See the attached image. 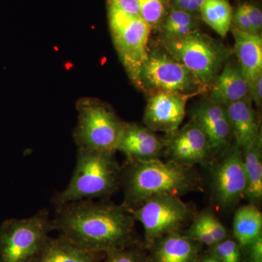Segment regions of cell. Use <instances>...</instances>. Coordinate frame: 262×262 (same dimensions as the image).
Wrapping results in <instances>:
<instances>
[{"instance_id": "obj_1", "label": "cell", "mask_w": 262, "mask_h": 262, "mask_svg": "<svg viewBox=\"0 0 262 262\" xmlns=\"http://www.w3.org/2000/svg\"><path fill=\"white\" fill-rule=\"evenodd\" d=\"M57 211L55 229L87 251L106 254L136 244V221L122 204L84 200L68 203Z\"/></svg>"}, {"instance_id": "obj_2", "label": "cell", "mask_w": 262, "mask_h": 262, "mask_svg": "<svg viewBox=\"0 0 262 262\" xmlns=\"http://www.w3.org/2000/svg\"><path fill=\"white\" fill-rule=\"evenodd\" d=\"M122 205L133 211L159 194L181 196L203 191L201 177L194 168L161 159L127 162L122 167Z\"/></svg>"}, {"instance_id": "obj_3", "label": "cell", "mask_w": 262, "mask_h": 262, "mask_svg": "<svg viewBox=\"0 0 262 262\" xmlns=\"http://www.w3.org/2000/svg\"><path fill=\"white\" fill-rule=\"evenodd\" d=\"M121 177L122 167L114 151L78 148L72 179L53 203L58 210L72 202L113 195L121 187Z\"/></svg>"}, {"instance_id": "obj_4", "label": "cell", "mask_w": 262, "mask_h": 262, "mask_svg": "<svg viewBox=\"0 0 262 262\" xmlns=\"http://www.w3.org/2000/svg\"><path fill=\"white\" fill-rule=\"evenodd\" d=\"M162 46L205 88L211 86L231 56V50L200 32L180 38H163Z\"/></svg>"}, {"instance_id": "obj_5", "label": "cell", "mask_w": 262, "mask_h": 262, "mask_svg": "<svg viewBox=\"0 0 262 262\" xmlns=\"http://www.w3.org/2000/svg\"><path fill=\"white\" fill-rule=\"evenodd\" d=\"M53 229L46 209L29 218L5 221L0 227V262H32Z\"/></svg>"}, {"instance_id": "obj_6", "label": "cell", "mask_w": 262, "mask_h": 262, "mask_svg": "<svg viewBox=\"0 0 262 262\" xmlns=\"http://www.w3.org/2000/svg\"><path fill=\"white\" fill-rule=\"evenodd\" d=\"M114 44L131 80L139 85V73L149 53L151 29L141 18L108 6Z\"/></svg>"}, {"instance_id": "obj_7", "label": "cell", "mask_w": 262, "mask_h": 262, "mask_svg": "<svg viewBox=\"0 0 262 262\" xmlns=\"http://www.w3.org/2000/svg\"><path fill=\"white\" fill-rule=\"evenodd\" d=\"M130 212L136 222L144 227L146 248L163 236L182 232L195 215L180 196L171 194L152 196Z\"/></svg>"}, {"instance_id": "obj_8", "label": "cell", "mask_w": 262, "mask_h": 262, "mask_svg": "<svg viewBox=\"0 0 262 262\" xmlns=\"http://www.w3.org/2000/svg\"><path fill=\"white\" fill-rule=\"evenodd\" d=\"M139 88L150 92L194 96L206 89L165 50H150L139 73Z\"/></svg>"}, {"instance_id": "obj_9", "label": "cell", "mask_w": 262, "mask_h": 262, "mask_svg": "<svg viewBox=\"0 0 262 262\" xmlns=\"http://www.w3.org/2000/svg\"><path fill=\"white\" fill-rule=\"evenodd\" d=\"M124 124L106 105L84 100L78 104L74 138L78 148L115 152Z\"/></svg>"}, {"instance_id": "obj_10", "label": "cell", "mask_w": 262, "mask_h": 262, "mask_svg": "<svg viewBox=\"0 0 262 262\" xmlns=\"http://www.w3.org/2000/svg\"><path fill=\"white\" fill-rule=\"evenodd\" d=\"M212 163V199L219 208L232 209L245 198L247 188L242 151L235 144L229 146Z\"/></svg>"}, {"instance_id": "obj_11", "label": "cell", "mask_w": 262, "mask_h": 262, "mask_svg": "<svg viewBox=\"0 0 262 262\" xmlns=\"http://www.w3.org/2000/svg\"><path fill=\"white\" fill-rule=\"evenodd\" d=\"M169 136L164 150L168 160L188 168L211 163L213 157L209 141L195 122L191 120Z\"/></svg>"}, {"instance_id": "obj_12", "label": "cell", "mask_w": 262, "mask_h": 262, "mask_svg": "<svg viewBox=\"0 0 262 262\" xmlns=\"http://www.w3.org/2000/svg\"><path fill=\"white\" fill-rule=\"evenodd\" d=\"M192 96L169 92L151 94L144 111V125L155 132L168 134L178 130L185 117L188 99Z\"/></svg>"}, {"instance_id": "obj_13", "label": "cell", "mask_w": 262, "mask_h": 262, "mask_svg": "<svg viewBox=\"0 0 262 262\" xmlns=\"http://www.w3.org/2000/svg\"><path fill=\"white\" fill-rule=\"evenodd\" d=\"M191 120L204 131L213 159L231 146L233 136L225 106L210 99L203 101L193 110Z\"/></svg>"}, {"instance_id": "obj_14", "label": "cell", "mask_w": 262, "mask_h": 262, "mask_svg": "<svg viewBox=\"0 0 262 262\" xmlns=\"http://www.w3.org/2000/svg\"><path fill=\"white\" fill-rule=\"evenodd\" d=\"M165 150V140L155 131L136 124L125 122L116 151L126 157L127 162L160 159Z\"/></svg>"}, {"instance_id": "obj_15", "label": "cell", "mask_w": 262, "mask_h": 262, "mask_svg": "<svg viewBox=\"0 0 262 262\" xmlns=\"http://www.w3.org/2000/svg\"><path fill=\"white\" fill-rule=\"evenodd\" d=\"M203 245L179 232L163 236L148 249L149 262H198Z\"/></svg>"}, {"instance_id": "obj_16", "label": "cell", "mask_w": 262, "mask_h": 262, "mask_svg": "<svg viewBox=\"0 0 262 262\" xmlns=\"http://www.w3.org/2000/svg\"><path fill=\"white\" fill-rule=\"evenodd\" d=\"M235 145L245 152L260 134V123L251 97L226 106Z\"/></svg>"}, {"instance_id": "obj_17", "label": "cell", "mask_w": 262, "mask_h": 262, "mask_svg": "<svg viewBox=\"0 0 262 262\" xmlns=\"http://www.w3.org/2000/svg\"><path fill=\"white\" fill-rule=\"evenodd\" d=\"M211 87L210 100L225 107L250 96L247 81L237 61L226 62Z\"/></svg>"}, {"instance_id": "obj_18", "label": "cell", "mask_w": 262, "mask_h": 262, "mask_svg": "<svg viewBox=\"0 0 262 262\" xmlns=\"http://www.w3.org/2000/svg\"><path fill=\"white\" fill-rule=\"evenodd\" d=\"M234 39V48L238 62L248 87L262 74L261 35H253L230 28Z\"/></svg>"}, {"instance_id": "obj_19", "label": "cell", "mask_w": 262, "mask_h": 262, "mask_svg": "<svg viewBox=\"0 0 262 262\" xmlns=\"http://www.w3.org/2000/svg\"><path fill=\"white\" fill-rule=\"evenodd\" d=\"M99 255L79 247L60 235L57 238L48 237L32 262H98Z\"/></svg>"}, {"instance_id": "obj_20", "label": "cell", "mask_w": 262, "mask_h": 262, "mask_svg": "<svg viewBox=\"0 0 262 262\" xmlns=\"http://www.w3.org/2000/svg\"><path fill=\"white\" fill-rule=\"evenodd\" d=\"M244 165L246 172L247 188L246 196L249 203L259 205L262 200V137L256 138L245 152Z\"/></svg>"}, {"instance_id": "obj_21", "label": "cell", "mask_w": 262, "mask_h": 262, "mask_svg": "<svg viewBox=\"0 0 262 262\" xmlns=\"http://www.w3.org/2000/svg\"><path fill=\"white\" fill-rule=\"evenodd\" d=\"M232 234L241 249L262 235V213L258 206L249 203L239 207L234 213Z\"/></svg>"}, {"instance_id": "obj_22", "label": "cell", "mask_w": 262, "mask_h": 262, "mask_svg": "<svg viewBox=\"0 0 262 262\" xmlns=\"http://www.w3.org/2000/svg\"><path fill=\"white\" fill-rule=\"evenodd\" d=\"M200 13L205 23L221 37H226L230 31L233 11L227 0H205Z\"/></svg>"}, {"instance_id": "obj_23", "label": "cell", "mask_w": 262, "mask_h": 262, "mask_svg": "<svg viewBox=\"0 0 262 262\" xmlns=\"http://www.w3.org/2000/svg\"><path fill=\"white\" fill-rule=\"evenodd\" d=\"M160 28L163 38H180L199 32V24L194 15L171 8Z\"/></svg>"}, {"instance_id": "obj_24", "label": "cell", "mask_w": 262, "mask_h": 262, "mask_svg": "<svg viewBox=\"0 0 262 262\" xmlns=\"http://www.w3.org/2000/svg\"><path fill=\"white\" fill-rule=\"evenodd\" d=\"M141 18L151 29L160 27L167 15L165 0H137Z\"/></svg>"}, {"instance_id": "obj_25", "label": "cell", "mask_w": 262, "mask_h": 262, "mask_svg": "<svg viewBox=\"0 0 262 262\" xmlns=\"http://www.w3.org/2000/svg\"><path fill=\"white\" fill-rule=\"evenodd\" d=\"M207 251L221 262H242L241 248L233 237H228L216 243Z\"/></svg>"}, {"instance_id": "obj_26", "label": "cell", "mask_w": 262, "mask_h": 262, "mask_svg": "<svg viewBox=\"0 0 262 262\" xmlns=\"http://www.w3.org/2000/svg\"><path fill=\"white\" fill-rule=\"evenodd\" d=\"M195 217L213 237L215 244L229 237L228 231L225 226H224L211 210H205L195 215Z\"/></svg>"}, {"instance_id": "obj_27", "label": "cell", "mask_w": 262, "mask_h": 262, "mask_svg": "<svg viewBox=\"0 0 262 262\" xmlns=\"http://www.w3.org/2000/svg\"><path fill=\"white\" fill-rule=\"evenodd\" d=\"M102 262H149L147 256L140 248L130 247L112 251L105 254Z\"/></svg>"}, {"instance_id": "obj_28", "label": "cell", "mask_w": 262, "mask_h": 262, "mask_svg": "<svg viewBox=\"0 0 262 262\" xmlns=\"http://www.w3.org/2000/svg\"><path fill=\"white\" fill-rule=\"evenodd\" d=\"M184 233L188 237H190L191 239H194V241L200 243L202 245L206 246L208 248L211 247L215 244L213 237L203 227L201 222L196 218L195 215L191 222L189 228L184 231Z\"/></svg>"}, {"instance_id": "obj_29", "label": "cell", "mask_w": 262, "mask_h": 262, "mask_svg": "<svg viewBox=\"0 0 262 262\" xmlns=\"http://www.w3.org/2000/svg\"><path fill=\"white\" fill-rule=\"evenodd\" d=\"M242 262H262V235L241 249Z\"/></svg>"}, {"instance_id": "obj_30", "label": "cell", "mask_w": 262, "mask_h": 262, "mask_svg": "<svg viewBox=\"0 0 262 262\" xmlns=\"http://www.w3.org/2000/svg\"><path fill=\"white\" fill-rule=\"evenodd\" d=\"M245 12L252 29L254 35H261L262 29V13L256 5L244 3L242 4Z\"/></svg>"}, {"instance_id": "obj_31", "label": "cell", "mask_w": 262, "mask_h": 262, "mask_svg": "<svg viewBox=\"0 0 262 262\" xmlns=\"http://www.w3.org/2000/svg\"><path fill=\"white\" fill-rule=\"evenodd\" d=\"M108 6L114 7L127 14L141 17L137 0H107Z\"/></svg>"}, {"instance_id": "obj_32", "label": "cell", "mask_w": 262, "mask_h": 262, "mask_svg": "<svg viewBox=\"0 0 262 262\" xmlns=\"http://www.w3.org/2000/svg\"><path fill=\"white\" fill-rule=\"evenodd\" d=\"M232 25L241 32L253 34L252 29L242 5L237 7V9L232 13Z\"/></svg>"}, {"instance_id": "obj_33", "label": "cell", "mask_w": 262, "mask_h": 262, "mask_svg": "<svg viewBox=\"0 0 262 262\" xmlns=\"http://www.w3.org/2000/svg\"><path fill=\"white\" fill-rule=\"evenodd\" d=\"M171 8L194 15L200 13L195 0H172Z\"/></svg>"}, {"instance_id": "obj_34", "label": "cell", "mask_w": 262, "mask_h": 262, "mask_svg": "<svg viewBox=\"0 0 262 262\" xmlns=\"http://www.w3.org/2000/svg\"><path fill=\"white\" fill-rule=\"evenodd\" d=\"M250 97L252 102L256 104L258 108L262 105V74L256 77L253 83L249 86Z\"/></svg>"}, {"instance_id": "obj_35", "label": "cell", "mask_w": 262, "mask_h": 262, "mask_svg": "<svg viewBox=\"0 0 262 262\" xmlns=\"http://www.w3.org/2000/svg\"><path fill=\"white\" fill-rule=\"evenodd\" d=\"M198 262H221L218 258L208 253V251L204 253H201Z\"/></svg>"}]
</instances>
